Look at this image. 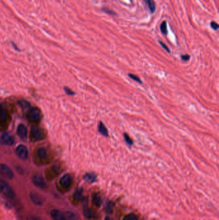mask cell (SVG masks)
<instances>
[{
    "instance_id": "obj_1",
    "label": "cell",
    "mask_w": 219,
    "mask_h": 220,
    "mask_svg": "<svg viewBox=\"0 0 219 220\" xmlns=\"http://www.w3.org/2000/svg\"><path fill=\"white\" fill-rule=\"evenodd\" d=\"M0 193L9 199H14L16 193L10 185L2 180H0Z\"/></svg>"
},
{
    "instance_id": "obj_2",
    "label": "cell",
    "mask_w": 219,
    "mask_h": 220,
    "mask_svg": "<svg viewBox=\"0 0 219 220\" xmlns=\"http://www.w3.org/2000/svg\"><path fill=\"white\" fill-rule=\"evenodd\" d=\"M41 117H42V114H41V110L38 108H32L28 111L27 118L30 122L34 124L39 122Z\"/></svg>"
},
{
    "instance_id": "obj_3",
    "label": "cell",
    "mask_w": 219,
    "mask_h": 220,
    "mask_svg": "<svg viewBox=\"0 0 219 220\" xmlns=\"http://www.w3.org/2000/svg\"><path fill=\"white\" fill-rule=\"evenodd\" d=\"M31 136L34 140H41L44 138V133L43 129L37 126H34L31 128Z\"/></svg>"
},
{
    "instance_id": "obj_4",
    "label": "cell",
    "mask_w": 219,
    "mask_h": 220,
    "mask_svg": "<svg viewBox=\"0 0 219 220\" xmlns=\"http://www.w3.org/2000/svg\"><path fill=\"white\" fill-rule=\"evenodd\" d=\"M0 174L6 179L11 180L14 178V173L12 170L5 164H0Z\"/></svg>"
},
{
    "instance_id": "obj_5",
    "label": "cell",
    "mask_w": 219,
    "mask_h": 220,
    "mask_svg": "<svg viewBox=\"0 0 219 220\" xmlns=\"http://www.w3.org/2000/svg\"><path fill=\"white\" fill-rule=\"evenodd\" d=\"M59 183L62 188L65 189H68L71 187L73 183L72 177L70 174H66L61 178Z\"/></svg>"
},
{
    "instance_id": "obj_6",
    "label": "cell",
    "mask_w": 219,
    "mask_h": 220,
    "mask_svg": "<svg viewBox=\"0 0 219 220\" xmlns=\"http://www.w3.org/2000/svg\"><path fill=\"white\" fill-rule=\"evenodd\" d=\"M16 153L19 159L22 160H26L29 155V151L26 147L24 145H19L17 147L16 149Z\"/></svg>"
},
{
    "instance_id": "obj_7",
    "label": "cell",
    "mask_w": 219,
    "mask_h": 220,
    "mask_svg": "<svg viewBox=\"0 0 219 220\" xmlns=\"http://www.w3.org/2000/svg\"><path fill=\"white\" fill-rule=\"evenodd\" d=\"M9 117L7 108L4 104H0V122L5 123Z\"/></svg>"
},
{
    "instance_id": "obj_8",
    "label": "cell",
    "mask_w": 219,
    "mask_h": 220,
    "mask_svg": "<svg viewBox=\"0 0 219 220\" xmlns=\"http://www.w3.org/2000/svg\"><path fill=\"white\" fill-rule=\"evenodd\" d=\"M30 199L34 203V204H36V205H42L43 204V198L41 196L37 193V192H31L30 193Z\"/></svg>"
},
{
    "instance_id": "obj_9",
    "label": "cell",
    "mask_w": 219,
    "mask_h": 220,
    "mask_svg": "<svg viewBox=\"0 0 219 220\" xmlns=\"http://www.w3.org/2000/svg\"><path fill=\"white\" fill-rule=\"evenodd\" d=\"M50 216L54 220H67L65 214L57 209H53L50 212Z\"/></svg>"
},
{
    "instance_id": "obj_10",
    "label": "cell",
    "mask_w": 219,
    "mask_h": 220,
    "mask_svg": "<svg viewBox=\"0 0 219 220\" xmlns=\"http://www.w3.org/2000/svg\"><path fill=\"white\" fill-rule=\"evenodd\" d=\"M1 139L3 142H4L6 145L12 146L14 143V136L9 133H4L1 136Z\"/></svg>"
},
{
    "instance_id": "obj_11",
    "label": "cell",
    "mask_w": 219,
    "mask_h": 220,
    "mask_svg": "<svg viewBox=\"0 0 219 220\" xmlns=\"http://www.w3.org/2000/svg\"><path fill=\"white\" fill-rule=\"evenodd\" d=\"M32 181L34 185H36V186H37V187L41 188V189H44V188L46 187V183H45L43 178H41L39 176H37V175H36V176H34L33 177Z\"/></svg>"
},
{
    "instance_id": "obj_12",
    "label": "cell",
    "mask_w": 219,
    "mask_h": 220,
    "mask_svg": "<svg viewBox=\"0 0 219 220\" xmlns=\"http://www.w3.org/2000/svg\"><path fill=\"white\" fill-rule=\"evenodd\" d=\"M17 133L19 138L21 139H25L27 136V129L26 127L23 124H19L17 128Z\"/></svg>"
},
{
    "instance_id": "obj_13",
    "label": "cell",
    "mask_w": 219,
    "mask_h": 220,
    "mask_svg": "<svg viewBox=\"0 0 219 220\" xmlns=\"http://www.w3.org/2000/svg\"><path fill=\"white\" fill-rule=\"evenodd\" d=\"M36 152L38 158L41 160H45L48 157L47 149L44 147H39L37 148Z\"/></svg>"
},
{
    "instance_id": "obj_14",
    "label": "cell",
    "mask_w": 219,
    "mask_h": 220,
    "mask_svg": "<svg viewBox=\"0 0 219 220\" xmlns=\"http://www.w3.org/2000/svg\"><path fill=\"white\" fill-rule=\"evenodd\" d=\"M84 178L87 181L89 182V183H93V182L95 181L96 180V174L94 173H86L84 176Z\"/></svg>"
},
{
    "instance_id": "obj_15",
    "label": "cell",
    "mask_w": 219,
    "mask_h": 220,
    "mask_svg": "<svg viewBox=\"0 0 219 220\" xmlns=\"http://www.w3.org/2000/svg\"><path fill=\"white\" fill-rule=\"evenodd\" d=\"M98 131L100 134H102V135L104 136H109V133L108 130L106 128V127L104 126L103 122H100L99 125H98Z\"/></svg>"
},
{
    "instance_id": "obj_16",
    "label": "cell",
    "mask_w": 219,
    "mask_h": 220,
    "mask_svg": "<svg viewBox=\"0 0 219 220\" xmlns=\"http://www.w3.org/2000/svg\"><path fill=\"white\" fill-rule=\"evenodd\" d=\"M93 204L94 205H95L96 207H100V205L102 204V199L101 197L100 196V195L97 193L94 194L93 196Z\"/></svg>"
},
{
    "instance_id": "obj_17",
    "label": "cell",
    "mask_w": 219,
    "mask_h": 220,
    "mask_svg": "<svg viewBox=\"0 0 219 220\" xmlns=\"http://www.w3.org/2000/svg\"><path fill=\"white\" fill-rule=\"evenodd\" d=\"M84 215L86 218L91 219L95 217V213L92 209L86 208L84 210Z\"/></svg>"
},
{
    "instance_id": "obj_18",
    "label": "cell",
    "mask_w": 219,
    "mask_h": 220,
    "mask_svg": "<svg viewBox=\"0 0 219 220\" xmlns=\"http://www.w3.org/2000/svg\"><path fill=\"white\" fill-rule=\"evenodd\" d=\"M148 6L149 9H150L151 13H154L156 10V3L154 0H143Z\"/></svg>"
},
{
    "instance_id": "obj_19",
    "label": "cell",
    "mask_w": 219,
    "mask_h": 220,
    "mask_svg": "<svg viewBox=\"0 0 219 220\" xmlns=\"http://www.w3.org/2000/svg\"><path fill=\"white\" fill-rule=\"evenodd\" d=\"M66 218V219L68 220H78V218L74 213H73L71 212H66V214H65Z\"/></svg>"
},
{
    "instance_id": "obj_20",
    "label": "cell",
    "mask_w": 219,
    "mask_h": 220,
    "mask_svg": "<svg viewBox=\"0 0 219 220\" xmlns=\"http://www.w3.org/2000/svg\"><path fill=\"white\" fill-rule=\"evenodd\" d=\"M73 198L75 200L77 201L81 200L82 198V191L81 189H78L74 193Z\"/></svg>"
},
{
    "instance_id": "obj_21",
    "label": "cell",
    "mask_w": 219,
    "mask_h": 220,
    "mask_svg": "<svg viewBox=\"0 0 219 220\" xmlns=\"http://www.w3.org/2000/svg\"><path fill=\"white\" fill-rule=\"evenodd\" d=\"M160 29L163 34L164 35H167L168 34V30H167V26H166V21H163L161 24L160 26Z\"/></svg>"
},
{
    "instance_id": "obj_22",
    "label": "cell",
    "mask_w": 219,
    "mask_h": 220,
    "mask_svg": "<svg viewBox=\"0 0 219 220\" xmlns=\"http://www.w3.org/2000/svg\"><path fill=\"white\" fill-rule=\"evenodd\" d=\"M123 220H138L136 216L134 214H128L125 216Z\"/></svg>"
},
{
    "instance_id": "obj_23",
    "label": "cell",
    "mask_w": 219,
    "mask_h": 220,
    "mask_svg": "<svg viewBox=\"0 0 219 220\" xmlns=\"http://www.w3.org/2000/svg\"><path fill=\"white\" fill-rule=\"evenodd\" d=\"M124 139H125V140H126V143L128 144V145L129 146H132L133 144V140H132L131 139V137L128 136V135L127 133H124Z\"/></svg>"
},
{
    "instance_id": "obj_24",
    "label": "cell",
    "mask_w": 219,
    "mask_h": 220,
    "mask_svg": "<svg viewBox=\"0 0 219 220\" xmlns=\"http://www.w3.org/2000/svg\"><path fill=\"white\" fill-rule=\"evenodd\" d=\"M128 77H129L130 78H131L132 79H133L134 81L139 82V83H140V84L142 83V81H141L140 77H138L137 75H134V74H128Z\"/></svg>"
},
{
    "instance_id": "obj_25",
    "label": "cell",
    "mask_w": 219,
    "mask_h": 220,
    "mask_svg": "<svg viewBox=\"0 0 219 220\" xmlns=\"http://www.w3.org/2000/svg\"><path fill=\"white\" fill-rule=\"evenodd\" d=\"M210 26L214 30H217L219 28V25H218V23H217L215 21H211L210 23Z\"/></svg>"
},
{
    "instance_id": "obj_26",
    "label": "cell",
    "mask_w": 219,
    "mask_h": 220,
    "mask_svg": "<svg viewBox=\"0 0 219 220\" xmlns=\"http://www.w3.org/2000/svg\"><path fill=\"white\" fill-rule=\"evenodd\" d=\"M19 104L21 106V107L23 108H27L29 106V104L27 102L25 101H21L19 102Z\"/></svg>"
},
{
    "instance_id": "obj_27",
    "label": "cell",
    "mask_w": 219,
    "mask_h": 220,
    "mask_svg": "<svg viewBox=\"0 0 219 220\" xmlns=\"http://www.w3.org/2000/svg\"><path fill=\"white\" fill-rule=\"evenodd\" d=\"M102 11H103L104 12L108 14H110V15H113V16H115L116 15L115 13H114V12H113L112 10H111L108 9L107 8H103L102 9Z\"/></svg>"
},
{
    "instance_id": "obj_28",
    "label": "cell",
    "mask_w": 219,
    "mask_h": 220,
    "mask_svg": "<svg viewBox=\"0 0 219 220\" xmlns=\"http://www.w3.org/2000/svg\"><path fill=\"white\" fill-rule=\"evenodd\" d=\"M112 207L113 205H111V203H108L106 205V212L108 213H111L112 212Z\"/></svg>"
},
{
    "instance_id": "obj_29",
    "label": "cell",
    "mask_w": 219,
    "mask_h": 220,
    "mask_svg": "<svg viewBox=\"0 0 219 220\" xmlns=\"http://www.w3.org/2000/svg\"><path fill=\"white\" fill-rule=\"evenodd\" d=\"M159 44H161V46L163 48V49H164L166 51H168V52H170V50H169V49H168V47L167 46H166V44H165L164 43L161 42V41H159Z\"/></svg>"
},
{
    "instance_id": "obj_30",
    "label": "cell",
    "mask_w": 219,
    "mask_h": 220,
    "mask_svg": "<svg viewBox=\"0 0 219 220\" xmlns=\"http://www.w3.org/2000/svg\"><path fill=\"white\" fill-rule=\"evenodd\" d=\"M64 90H65L66 92V94L69 95H73L75 94V93L73 91H71L70 89L68 88H65Z\"/></svg>"
},
{
    "instance_id": "obj_31",
    "label": "cell",
    "mask_w": 219,
    "mask_h": 220,
    "mask_svg": "<svg viewBox=\"0 0 219 220\" xmlns=\"http://www.w3.org/2000/svg\"><path fill=\"white\" fill-rule=\"evenodd\" d=\"M190 56H188V55H183V56H181V59L185 61H188L189 59H190Z\"/></svg>"
},
{
    "instance_id": "obj_32",
    "label": "cell",
    "mask_w": 219,
    "mask_h": 220,
    "mask_svg": "<svg viewBox=\"0 0 219 220\" xmlns=\"http://www.w3.org/2000/svg\"><path fill=\"white\" fill-rule=\"evenodd\" d=\"M105 220H113V219H111V218H109V217H106V218H105Z\"/></svg>"
},
{
    "instance_id": "obj_33",
    "label": "cell",
    "mask_w": 219,
    "mask_h": 220,
    "mask_svg": "<svg viewBox=\"0 0 219 220\" xmlns=\"http://www.w3.org/2000/svg\"><path fill=\"white\" fill-rule=\"evenodd\" d=\"M34 220H39V219H34Z\"/></svg>"
}]
</instances>
